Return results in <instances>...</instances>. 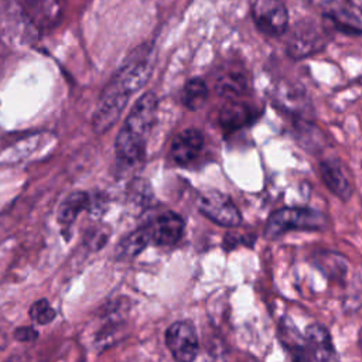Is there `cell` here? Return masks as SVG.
<instances>
[{
	"label": "cell",
	"instance_id": "5bb4252c",
	"mask_svg": "<svg viewBox=\"0 0 362 362\" xmlns=\"http://www.w3.org/2000/svg\"><path fill=\"white\" fill-rule=\"evenodd\" d=\"M273 100L279 109L288 115H294L296 119L304 117V113H307L308 109V100L304 92L287 85H281L274 90Z\"/></svg>",
	"mask_w": 362,
	"mask_h": 362
},
{
	"label": "cell",
	"instance_id": "277c9868",
	"mask_svg": "<svg viewBox=\"0 0 362 362\" xmlns=\"http://www.w3.org/2000/svg\"><path fill=\"white\" fill-rule=\"evenodd\" d=\"M197 206L202 215L221 226L235 228L242 222L240 211L230 197L223 192L214 189L201 192L197 199Z\"/></svg>",
	"mask_w": 362,
	"mask_h": 362
},
{
	"label": "cell",
	"instance_id": "9a60e30c",
	"mask_svg": "<svg viewBox=\"0 0 362 362\" xmlns=\"http://www.w3.org/2000/svg\"><path fill=\"white\" fill-rule=\"evenodd\" d=\"M249 88V79L242 69H226L215 81V90L219 96L226 99H235L246 93Z\"/></svg>",
	"mask_w": 362,
	"mask_h": 362
},
{
	"label": "cell",
	"instance_id": "d6986e66",
	"mask_svg": "<svg viewBox=\"0 0 362 362\" xmlns=\"http://www.w3.org/2000/svg\"><path fill=\"white\" fill-rule=\"evenodd\" d=\"M346 259L337 253L324 252L317 256V266L325 273L328 277H342L346 273Z\"/></svg>",
	"mask_w": 362,
	"mask_h": 362
},
{
	"label": "cell",
	"instance_id": "ac0fdd59",
	"mask_svg": "<svg viewBox=\"0 0 362 362\" xmlns=\"http://www.w3.org/2000/svg\"><path fill=\"white\" fill-rule=\"evenodd\" d=\"M208 99V86L201 78L189 79L181 92L182 105L189 110L201 109Z\"/></svg>",
	"mask_w": 362,
	"mask_h": 362
},
{
	"label": "cell",
	"instance_id": "6da1fadb",
	"mask_svg": "<svg viewBox=\"0 0 362 362\" xmlns=\"http://www.w3.org/2000/svg\"><path fill=\"white\" fill-rule=\"evenodd\" d=\"M158 100L153 92H146L133 105L116 139V156L124 164L143 160L148 134L154 126Z\"/></svg>",
	"mask_w": 362,
	"mask_h": 362
},
{
	"label": "cell",
	"instance_id": "44dd1931",
	"mask_svg": "<svg viewBox=\"0 0 362 362\" xmlns=\"http://www.w3.org/2000/svg\"><path fill=\"white\" fill-rule=\"evenodd\" d=\"M14 338L21 342H33L38 338V332L33 327H20L14 331Z\"/></svg>",
	"mask_w": 362,
	"mask_h": 362
},
{
	"label": "cell",
	"instance_id": "e0dca14e",
	"mask_svg": "<svg viewBox=\"0 0 362 362\" xmlns=\"http://www.w3.org/2000/svg\"><path fill=\"white\" fill-rule=\"evenodd\" d=\"M90 204L89 201V195L83 191H76L69 194L61 204L59 209H58V221L62 225H69L72 223L78 214L81 211H83L85 208H88Z\"/></svg>",
	"mask_w": 362,
	"mask_h": 362
},
{
	"label": "cell",
	"instance_id": "52a82bcc",
	"mask_svg": "<svg viewBox=\"0 0 362 362\" xmlns=\"http://www.w3.org/2000/svg\"><path fill=\"white\" fill-rule=\"evenodd\" d=\"M28 21L38 30L52 28L61 17V0H20Z\"/></svg>",
	"mask_w": 362,
	"mask_h": 362
},
{
	"label": "cell",
	"instance_id": "7402d4cb",
	"mask_svg": "<svg viewBox=\"0 0 362 362\" xmlns=\"http://www.w3.org/2000/svg\"><path fill=\"white\" fill-rule=\"evenodd\" d=\"M314 4H317V6H327L331 0H311Z\"/></svg>",
	"mask_w": 362,
	"mask_h": 362
},
{
	"label": "cell",
	"instance_id": "3957f363",
	"mask_svg": "<svg viewBox=\"0 0 362 362\" xmlns=\"http://www.w3.org/2000/svg\"><path fill=\"white\" fill-rule=\"evenodd\" d=\"M153 71V51L150 47L137 48L119 68L107 86L124 96H132L150 78Z\"/></svg>",
	"mask_w": 362,
	"mask_h": 362
},
{
	"label": "cell",
	"instance_id": "30bf717a",
	"mask_svg": "<svg viewBox=\"0 0 362 362\" xmlns=\"http://www.w3.org/2000/svg\"><path fill=\"white\" fill-rule=\"evenodd\" d=\"M260 112L246 102L230 100L219 112V124L225 132H236L257 120Z\"/></svg>",
	"mask_w": 362,
	"mask_h": 362
},
{
	"label": "cell",
	"instance_id": "2e32d148",
	"mask_svg": "<svg viewBox=\"0 0 362 362\" xmlns=\"http://www.w3.org/2000/svg\"><path fill=\"white\" fill-rule=\"evenodd\" d=\"M151 242V230L148 228H139L127 235L117 245V255L120 259H129L137 256Z\"/></svg>",
	"mask_w": 362,
	"mask_h": 362
},
{
	"label": "cell",
	"instance_id": "8992f818",
	"mask_svg": "<svg viewBox=\"0 0 362 362\" xmlns=\"http://www.w3.org/2000/svg\"><path fill=\"white\" fill-rule=\"evenodd\" d=\"M165 344L174 359L180 362L194 361L198 354V337L192 324L177 321L165 332Z\"/></svg>",
	"mask_w": 362,
	"mask_h": 362
},
{
	"label": "cell",
	"instance_id": "8fae6325",
	"mask_svg": "<svg viewBox=\"0 0 362 362\" xmlns=\"http://www.w3.org/2000/svg\"><path fill=\"white\" fill-rule=\"evenodd\" d=\"M151 242L161 246L175 245L184 233V219L175 212L161 214L150 226Z\"/></svg>",
	"mask_w": 362,
	"mask_h": 362
},
{
	"label": "cell",
	"instance_id": "ba28073f",
	"mask_svg": "<svg viewBox=\"0 0 362 362\" xmlns=\"http://www.w3.org/2000/svg\"><path fill=\"white\" fill-rule=\"evenodd\" d=\"M318 174L324 185L344 202L352 197V185L338 158H324L318 163Z\"/></svg>",
	"mask_w": 362,
	"mask_h": 362
},
{
	"label": "cell",
	"instance_id": "7a4b0ae2",
	"mask_svg": "<svg viewBox=\"0 0 362 362\" xmlns=\"http://www.w3.org/2000/svg\"><path fill=\"white\" fill-rule=\"evenodd\" d=\"M327 225L325 215L317 209L284 206L272 212L264 226V236L277 239L290 230H322Z\"/></svg>",
	"mask_w": 362,
	"mask_h": 362
},
{
	"label": "cell",
	"instance_id": "9c48e42d",
	"mask_svg": "<svg viewBox=\"0 0 362 362\" xmlns=\"http://www.w3.org/2000/svg\"><path fill=\"white\" fill-rule=\"evenodd\" d=\"M304 348L307 359L329 361L335 359V348L328 329L321 324H311L304 334Z\"/></svg>",
	"mask_w": 362,
	"mask_h": 362
},
{
	"label": "cell",
	"instance_id": "4fadbf2b",
	"mask_svg": "<svg viewBox=\"0 0 362 362\" xmlns=\"http://www.w3.org/2000/svg\"><path fill=\"white\" fill-rule=\"evenodd\" d=\"M204 146V136L197 129H187L178 133L171 144V157L177 164L185 165L195 160Z\"/></svg>",
	"mask_w": 362,
	"mask_h": 362
},
{
	"label": "cell",
	"instance_id": "7c38bea8",
	"mask_svg": "<svg viewBox=\"0 0 362 362\" xmlns=\"http://www.w3.org/2000/svg\"><path fill=\"white\" fill-rule=\"evenodd\" d=\"M324 44V35L317 28L304 25L291 34L287 44V52L291 58H304L318 52Z\"/></svg>",
	"mask_w": 362,
	"mask_h": 362
},
{
	"label": "cell",
	"instance_id": "5b68a950",
	"mask_svg": "<svg viewBox=\"0 0 362 362\" xmlns=\"http://www.w3.org/2000/svg\"><path fill=\"white\" fill-rule=\"evenodd\" d=\"M252 16L259 31L266 35L279 37L288 27V13L280 0H253Z\"/></svg>",
	"mask_w": 362,
	"mask_h": 362
},
{
	"label": "cell",
	"instance_id": "ffe728a7",
	"mask_svg": "<svg viewBox=\"0 0 362 362\" xmlns=\"http://www.w3.org/2000/svg\"><path fill=\"white\" fill-rule=\"evenodd\" d=\"M30 317L33 318V321H35L41 325H45V324H49L55 318V311L49 305V303L45 298H42V300L35 301L31 305Z\"/></svg>",
	"mask_w": 362,
	"mask_h": 362
}]
</instances>
